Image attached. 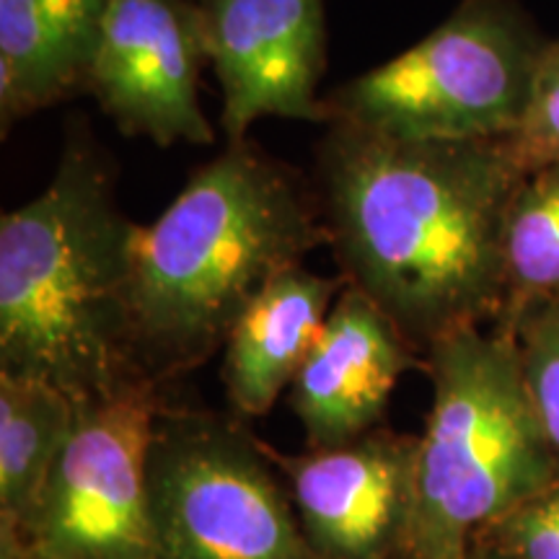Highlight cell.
I'll list each match as a JSON object with an SVG mask.
<instances>
[{
  "mask_svg": "<svg viewBox=\"0 0 559 559\" xmlns=\"http://www.w3.org/2000/svg\"><path fill=\"white\" fill-rule=\"evenodd\" d=\"M326 234L419 353L500 319L508 205L526 171L502 140H402L332 122L319 145Z\"/></svg>",
  "mask_w": 559,
  "mask_h": 559,
  "instance_id": "1",
  "label": "cell"
},
{
  "mask_svg": "<svg viewBox=\"0 0 559 559\" xmlns=\"http://www.w3.org/2000/svg\"><path fill=\"white\" fill-rule=\"evenodd\" d=\"M319 241L330 234L298 181L230 143L156 221L132 230L130 313L145 376L207 360L251 300Z\"/></svg>",
  "mask_w": 559,
  "mask_h": 559,
  "instance_id": "2",
  "label": "cell"
},
{
  "mask_svg": "<svg viewBox=\"0 0 559 559\" xmlns=\"http://www.w3.org/2000/svg\"><path fill=\"white\" fill-rule=\"evenodd\" d=\"M132 230L102 158L70 140L50 185L0 218V373L75 402L151 379L132 337Z\"/></svg>",
  "mask_w": 559,
  "mask_h": 559,
  "instance_id": "3",
  "label": "cell"
},
{
  "mask_svg": "<svg viewBox=\"0 0 559 559\" xmlns=\"http://www.w3.org/2000/svg\"><path fill=\"white\" fill-rule=\"evenodd\" d=\"M432 404L417 438L407 555L466 551L557 472L515 334L453 332L428 347Z\"/></svg>",
  "mask_w": 559,
  "mask_h": 559,
  "instance_id": "4",
  "label": "cell"
},
{
  "mask_svg": "<svg viewBox=\"0 0 559 559\" xmlns=\"http://www.w3.org/2000/svg\"><path fill=\"white\" fill-rule=\"evenodd\" d=\"M547 41L515 0H461L409 50L324 96L326 124L440 143L510 138Z\"/></svg>",
  "mask_w": 559,
  "mask_h": 559,
  "instance_id": "5",
  "label": "cell"
},
{
  "mask_svg": "<svg viewBox=\"0 0 559 559\" xmlns=\"http://www.w3.org/2000/svg\"><path fill=\"white\" fill-rule=\"evenodd\" d=\"M148 510L158 559H319L262 445L215 417L160 412Z\"/></svg>",
  "mask_w": 559,
  "mask_h": 559,
  "instance_id": "6",
  "label": "cell"
},
{
  "mask_svg": "<svg viewBox=\"0 0 559 559\" xmlns=\"http://www.w3.org/2000/svg\"><path fill=\"white\" fill-rule=\"evenodd\" d=\"M158 381L135 379L79 402L73 432L0 559H158L148 459L160 419Z\"/></svg>",
  "mask_w": 559,
  "mask_h": 559,
  "instance_id": "7",
  "label": "cell"
},
{
  "mask_svg": "<svg viewBox=\"0 0 559 559\" xmlns=\"http://www.w3.org/2000/svg\"><path fill=\"white\" fill-rule=\"evenodd\" d=\"M207 62L194 0H111L86 88L128 135L207 145L200 68Z\"/></svg>",
  "mask_w": 559,
  "mask_h": 559,
  "instance_id": "8",
  "label": "cell"
},
{
  "mask_svg": "<svg viewBox=\"0 0 559 559\" xmlns=\"http://www.w3.org/2000/svg\"><path fill=\"white\" fill-rule=\"evenodd\" d=\"M207 62L221 81V128L241 143L262 117L326 122L324 0H194Z\"/></svg>",
  "mask_w": 559,
  "mask_h": 559,
  "instance_id": "9",
  "label": "cell"
},
{
  "mask_svg": "<svg viewBox=\"0 0 559 559\" xmlns=\"http://www.w3.org/2000/svg\"><path fill=\"white\" fill-rule=\"evenodd\" d=\"M306 542L319 559H400L415 513L417 438L366 436L277 459Z\"/></svg>",
  "mask_w": 559,
  "mask_h": 559,
  "instance_id": "10",
  "label": "cell"
},
{
  "mask_svg": "<svg viewBox=\"0 0 559 559\" xmlns=\"http://www.w3.org/2000/svg\"><path fill=\"white\" fill-rule=\"evenodd\" d=\"M415 347L366 293L345 283L317 345L290 386L311 449H330L381 425Z\"/></svg>",
  "mask_w": 559,
  "mask_h": 559,
  "instance_id": "11",
  "label": "cell"
},
{
  "mask_svg": "<svg viewBox=\"0 0 559 559\" xmlns=\"http://www.w3.org/2000/svg\"><path fill=\"white\" fill-rule=\"evenodd\" d=\"M337 296L340 280L300 264L251 300L223 345V383L236 412L262 417L290 391Z\"/></svg>",
  "mask_w": 559,
  "mask_h": 559,
  "instance_id": "12",
  "label": "cell"
},
{
  "mask_svg": "<svg viewBox=\"0 0 559 559\" xmlns=\"http://www.w3.org/2000/svg\"><path fill=\"white\" fill-rule=\"evenodd\" d=\"M111 0H0V120L52 107L86 86Z\"/></svg>",
  "mask_w": 559,
  "mask_h": 559,
  "instance_id": "13",
  "label": "cell"
},
{
  "mask_svg": "<svg viewBox=\"0 0 559 559\" xmlns=\"http://www.w3.org/2000/svg\"><path fill=\"white\" fill-rule=\"evenodd\" d=\"M79 402L41 381L0 373V539L21 526L73 432Z\"/></svg>",
  "mask_w": 559,
  "mask_h": 559,
  "instance_id": "14",
  "label": "cell"
},
{
  "mask_svg": "<svg viewBox=\"0 0 559 559\" xmlns=\"http://www.w3.org/2000/svg\"><path fill=\"white\" fill-rule=\"evenodd\" d=\"M502 264L506 306L498 326L513 334L528 313L559 306V164L521 179L506 215Z\"/></svg>",
  "mask_w": 559,
  "mask_h": 559,
  "instance_id": "15",
  "label": "cell"
},
{
  "mask_svg": "<svg viewBox=\"0 0 559 559\" xmlns=\"http://www.w3.org/2000/svg\"><path fill=\"white\" fill-rule=\"evenodd\" d=\"M508 143L526 174L559 164V37L544 47L521 124Z\"/></svg>",
  "mask_w": 559,
  "mask_h": 559,
  "instance_id": "16",
  "label": "cell"
},
{
  "mask_svg": "<svg viewBox=\"0 0 559 559\" xmlns=\"http://www.w3.org/2000/svg\"><path fill=\"white\" fill-rule=\"evenodd\" d=\"M506 559H559V466L539 492L477 539Z\"/></svg>",
  "mask_w": 559,
  "mask_h": 559,
  "instance_id": "17",
  "label": "cell"
},
{
  "mask_svg": "<svg viewBox=\"0 0 559 559\" xmlns=\"http://www.w3.org/2000/svg\"><path fill=\"white\" fill-rule=\"evenodd\" d=\"M534 407L559 456V306L528 313L513 330Z\"/></svg>",
  "mask_w": 559,
  "mask_h": 559,
  "instance_id": "18",
  "label": "cell"
},
{
  "mask_svg": "<svg viewBox=\"0 0 559 559\" xmlns=\"http://www.w3.org/2000/svg\"><path fill=\"white\" fill-rule=\"evenodd\" d=\"M400 559H425V557H415V555H404V557H400ZM445 559H506L502 555H498V551L495 549H489V547H485V544H479V542H474L469 549L466 551H461V555H456V557H445Z\"/></svg>",
  "mask_w": 559,
  "mask_h": 559,
  "instance_id": "19",
  "label": "cell"
}]
</instances>
